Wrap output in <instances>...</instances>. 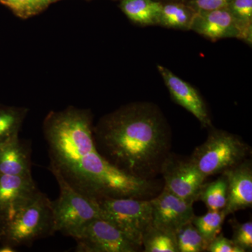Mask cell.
Returning <instances> with one entry per match:
<instances>
[{
	"instance_id": "1",
	"label": "cell",
	"mask_w": 252,
	"mask_h": 252,
	"mask_svg": "<svg viewBox=\"0 0 252 252\" xmlns=\"http://www.w3.org/2000/svg\"><path fill=\"white\" fill-rule=\"evenodd\" d=\"M44 133L49 170L59 172L68 184L89 198L97 201L144 199L154 193L157 187L153 181L122 171L99 153L87 112L68 109L51 113L44 123Z\"/></svg>"
},
{
	"instance_id": "2",
	"label": "cell",
	"mask_w": 252,
	"mask_h": 252,
	"mask_svg": "<svg viewBox=\"0 0 252 252\" xmlns=\"http://www.w3.org/2000/svg\"><path fill=\"white\" fill-rule=\"evenodd\" d=\"M93 133L96 148L106 160L138 178H154L170 154V130L154 104L142 102L119 109L104 118Z\"/></svg>"
},
{
	"instance_id": "3",
	"label": "cell",
	"mask_w": 252,
	"mask_h": 252,
	"mask_svg": "<svg viewBox=\"0 0 252 252\" xmlns=\"http://www.w3.org/2000/svg\"><path fill=\"white\" fill-rule=\"evenodd\" d=\"M56 233L51 200L39 191L11 220L0 223V243L16 248Z\"/></svg>"
},
{
	"instance_id": "4",
	"label": "cell",
	"mask_w": 252,
	"mask_h": 252,
	"mask_svg": "<svg viewBox=\"0 0 252 252\" xmlns=\"http://www.w3.org/2000/svg\"><path fill=\"white\" fill-rule=\"evenodd\" d=\"M49 170L57 181L60 190L59 198L51 200L55 230L74 238L91 220L101 218L100 207L97 200L80 193L59 172Z\"/></svg>"
},
{
	"instance_id": "5",
	"label": "cell",
	"mask_w": 252,
	"mask_h": 252,
	"mask_svg": "<svg viewBox=\"0 0 252 252\" xmlns=\"http://www.w3.org/2000/svg\"><path fill=\"white\" fill-rule=\"evenodd\" d=\"M250 146L238 136L226 131H210L207 140L194 150L190 160L207 178L223 174L246 159Z\"/></svg>"
},
{
	"instance_id": "6",
	"label": "cell",
	"mask_w": 252,
	"mask_h": 252,
	"mask_svg": "<svg viewBox=\"0 0 252 252\" xmlns=\"http://www.w3.org/2000/svg\"><path fill=\"white\" fill-rule=\"evenodd\" d=\"M98 203L101 218L115 225L130 241L142 248L144 233L152 224L150 200L104 198Z\"/></svg>"
},
{
	"instance_id": "7",
	"label": "cell",
	"mask_w": 252,
	"mask_h": 252,
	"mask_svg": "<svg viewBox=\"0 0 252 252\" xmlns=\"http://www.w3.org/2000/svg\"><path fill=\"white\" fill-rule=\"evenodd\" d=\"M79 252H135L141 248L130 241L108 220H91L74 238Z\"/></svg>"
},
{
	"instance_id": "8",
	"label": "cell",
	"mask_w": 252,
	"mask_h": 252,
	"mask_svg": "<svg viewBox=\"0 0 252 252\" xmlns=\"http://www.w3.org/2000/svg\"><path fill=\"white\" fill-rule=\"evenodd\" d=\"M160 173L165 180L164 187L171 193L193 203L198 200L200 189L206 178L190 159L180 160L170 154L162 164Z\"/></svg>"
},
{
	"instance_id": "9",
	"label": "cell",
	"mask_w": 252,
	"mask_h": 252,
	"mask_svg": "<svg viewBox=\"0 0 252 252\" xmlns=\"http://www.w3.org/2000/svg\"><path fill=\"white\" fill-rule=\"evenodd\" d=\"M152 225L176 233L194 217L193 202L179 198L165 187L161 193L150 199Z\"/></svg>"
},
{
	"instance_id": "10",
	"label": "cell",
	"mask_w": 252,
	"mask_h": 252,
	"mask_svg": "<svg viewBox=\"0 0 252 252\" xmlns=\"http://www.w3.org/2000/svg\"><path fill=\"white\" fill-rule=\"evenodd\" d=\"M39 191L32 175H0V223L11 220Z\"/></svg>"
},
{
	"instance_id": "11",
	"label": "cell",
	"mask_w": 252,
	"mask_h": 252,
	"mask_svg": "<svg viewBox=\"0 0 252 252\" xmlns=\"http://www.w3.org/2000/svg\"><path fill=\"white\" fill-rule=\"evenodd\" d=\"M172 99L196 118L203 127L212 126V121L203 97L195 88L163 66H157Z\"/></svg>"
},
{
	"instance_id": "12",
	"label": "cell",
	"mask_w": 252,
	"mask_h": 252,
	"mask_svg": "<svg viewBox=\"0 0 252 252\" xmlns=\"http://www.w3.org/2000/svg\"><path fill=\"white\" fill-rule=\"evenodd\" d=\"M227 180L226 216L252 205V162L245 159L241 163L223 172Z\"/></svg>"
},
{
	"instance_id": "13",
	"label": "cell",
	"mask_w": 252,
	"mask_h": 252,
	"mask_svg": "<svg viewBox=\"0 0 252 252\" xmlns=\"http://www.w3.org/2000/svg\"><path fill=\"white\" fill-rule=\"evenodd\" d=\"M190 30L212 41L238 38L240 32L228 8L195 13Z\"/></svg>"
},
{
	"instance_id": "14",
	"label": "cell",
	"mask_w": 252,
	"mask_h": 252,
	"mask_svg": "<svg viewBox=\"0 0 252 252\" xmlns=\"http://www.w3.org/2000/svg\"><path fill=\"white\" fill-rule=\"evenodd\" d=\"M0 175H32L31 147L18 135L0 144Z\"/></svg>"
},
{
	"instance_id": "15",
	"label": "cell",
	"mask_w": 252,
	"mask_h": 252,
	"mask_svg": "<svg viewBox=\"0 0 252 252\" xmlns=\"http://www.w3.org/2000/svg\"><path fill=\"white\" fill-rule=\"evenodd\" d=\"M162 4L156 0H123L122 9L132 22L142 26L158 25Z\"/></svg>"
},
{
	"instance_id": "16",
	"label": "cell",
	"mask_w": 252,
	"mask_h": 252,
	"mask_svg": "<svg viewBox=\"0 0 252 252\" xmlns=\"http://www.w3.org/2000/svg\"><path fill=\"white\" fill-rule=\"evenodd\" d=\"M195 12L188 5L171 3L162 4L158 25L172 29L190 31Z\"/></svg>"
},
{
	"instance_id": "17",
	"label": "cell",
	"mask_w": 252,
	"mask_h": 252,
	"mask_svg": "<svg viewBox=\"0 0 252 252\" xmlns=\"http://www.w3.org/2000/svg\"><path fill=\"white\" fill-rule=\"evenodd\" d=\"M145 252H179L175 233L151 225L142 237Z\"/></svg>"
},
{
	"instance_id": "18",
	"label": "cell",
	"mask_w": 252,
	"mask_h": 252,
	"mask_svg": "<svg viewBox=\"0 0 252 252\" xmlns=\"http://www.w3.org/2000/svg\"><path fill=\"white\" fill-rule=\"evenodd\" d=\"M226 177L221 174L220 178L210 183L202 185L199 193L198 200L206 205L208 211L224 210L227 203Z\"/></svg>"
},
{
	"instance_id": "19",
	"label": "cell",
	"mask_w": 252,
	"mask_h": 252,
	"mask_svg": "<svg viewBox=\"0 0 252 252\" xmlns=\"http://www.w3.org/2000/svg\"><path fill=\"white\" fill-rule=\"evenodd\" d=\"M228 9L240 32V39L251 44L252 40V0H231Z\"/></svg>"
},
{
	"instance_id": "20",
	"label": "cell",
	"mask_w": 252,
	"mask_h": 252,
	"mask_svg": "<svg viewBox=\"0 0 252 252\" xmlns=\"http://www.w3.org/2000/svg\"><path fill=\"white\" fill-rule=\"evenodd\" d=\"M226 217L223 210L208 211L203 216L194 215L191 222L209 245L221 231L222 225Z\"/></svg>"
},
{
	"instance_id": "21",
	"label": "cell",
	"mask_w": 252,
	"mask_h": 252,
	"mask_svg": "<svg viewBox=\"0 0 252 252\" xmlns=\"http://www.w3.org/2000/svg\"><path fill=\"white\" fill-rule=\"evenodd\" d=\"M175 235L179 252H206L208 243L191 221L184 225Z\"/></svg>"
},
{
	"instance_id": "22",
	"label": "cell",
	"mask_w": 252,
	"mask_h": 252,
	"mask_svg": "<svg viewBox=\"0 0 252 252\" xmlns=\"http://www.w3.org/2000/svg\"><path fill=\"white\" fill-rule=\"evenodd\" d=\"M25 111L11 107H0V144L18 135Z\"/></svg>"
},
{
	"instance_id": "23",
	"label": "cell",
	"mask_w": 252,
	"mask_h": 252,
	"mask_svg": "<svg viewBox=\"0 0 252 252\" xmlns=\"http://www.w3.org/2000/svg\"><path fill=\"white\" fill-rule=\"evenodd\" d=\"M233 230L231 240L244 252H251L252 250V222L240 223L235 219L229 220Z\"/></svg>"
},
{
	"instance_id": "24",
	"label": "cell",
	"mask_w": 252,
	"mask_h": 252,
	"mask_svg": "<svg viewBox=\"0 0 252 252\" xmlns=\"http://www.w3.org/2000/svg\"><path fill=\"white\" fill-rule=\"evenodd\" d=\"M231 0H190L188 6L195 13L207 12L228 8Z\"/></svg>"
},
{
	"instance_id": "25",
	"label": "cell",
	"mask_w": 252,
	"mask_h": 252,
	"mask_svg": "<svg viewBox=\"0 0 252 252\" xmlns=\"http://www.w3.org/2000/svg\"><path fill=\"white\" fill-rule=\"evenodd\" d=\"M206 252H245L237 246L231 239L225 238L220 233L209 243Z\"/></svg>"
},
{
	"instance_id": "26",
	"label": "cell",
	"mask_w": 252,
	"mask_h": 252,
	"mask_svg": "<svg viewBox=\"0 0 252 252\" xmlns=\"http://www.w3.org/2000/svg\"><path fill=\"white\" fill-rule=\"evenodd\" d=\"M0 1L9 6L18 14H28L26 0H0Z\"/></svg>"
},
{
	"instance_id": "27",
	"label": "cell",
	"mask_w": 252,
	"mask_h": 252,
	"mask_svg": "<svg viewBox=\"0 0 252 252\" xmlns=\"http://www.w3.org/2000/svg\"><path fill=\"white\" fill-rule=\"evenodd\" d=\"M50 0H26L28 14H31L39 11L49 4Z\"/></svg>"
},
{
	"instance_id": "28",
	"label": "cell",
	"mask_w": 252,
	"mask_h": 252,
	"mask_svg": "<svg viewBox=\"0 0 252 252\" xmlns=\"http://www.w3.org/2000/svg\"><path fill=\"white\" fill-rule=\"evenodd\" d=\"M14 248L7 245H1L0 246V252H16Z\"/></svg>"
},
{
	"instance_id": "29",
	"label": "cell",
	"mask_w": 252,
	"mask_h": 252,
	"mask_svg": "<svg viewBox=\"0 0 252 252\" xmlns=\"http://www.w3.org/2000/svg\"><path fill=\"white\" fill-rule=\"evenodd\" d=\"M52 1V0H50V1Z\"/></svg>"
}]
</instances>
